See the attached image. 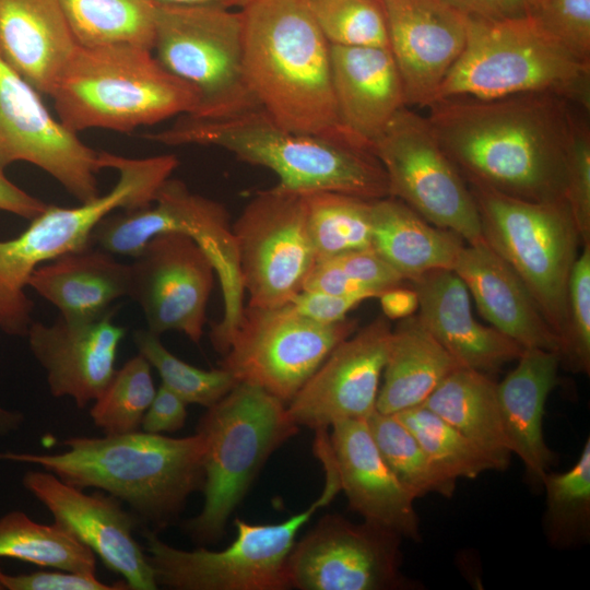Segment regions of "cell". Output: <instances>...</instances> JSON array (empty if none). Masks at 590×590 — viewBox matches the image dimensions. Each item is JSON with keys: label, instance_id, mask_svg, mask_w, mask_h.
<instances>
[{"label": "cell", "instance_id": "1", "mask_svg": "<svg viewBox=\"0 0 590 590\" xmlns=\"http://www.w3.org/2000/svg\"><path fill=\"white\" fill-rule=\"evenodd\" d=\"M428 108L435 137L469 186L529 201H566L574 104L527 93L448 98Z\"/></svg>", "mask_w": 590, "mask_h": 590}, {"label": "cell", "instance_id": "2", "mask_svg": "<svg viewBox=\"0 0 590 590\" xmlns=\"http://www.w3.org/2000/svg\"><path fill=\"white\" fill-rule=\"evenodd\" d=\"M241 15L246 76L260 107L291 131L368 148L340 122L330 44L310 1L251 0Z\"/></svg>", "mask_w": 590, "mask_h": 590}, {"label": "cell", "instance_id": "3", "mask_svg": "<svg viewBox=\"0 0 590 590\" xmlns=\"http://www.w3.org/2000/svg\"><path fill=\"white\" fill-rule=\"evenodd\" d=\"M59 453L0 452V460L32 463L78 488L93 487L126 502L140 522L163 529L181 514L204 481L202 436L170 438L131 432L70 437Z\"/></svg>", "mask_w": 590, "mask_h": 590}, {"label": "cell", "instance_id": "4", "mask_svg": "<svg viewBox=\"0 0 590 590\" xmlns=\"http://www.w3.org/2000/svg\"><path fill=\"white\" fill-rule=\"evenodd\" d=\"M145 138L172 146L226 150L243 162L272 170L279 188L296 193L390 197L386 172L370 149L291 131L262 108L219 119L182 115L169 128Z\"/></svg>", "mask_w": 590, "mask_h": 590}, {"label": "cell", "instance_id": "5", "mask_svg": "<svg viewBox=\"0 0 590 590\" xmlns=\"http://www.w3.org/2000/svg\"><path fill=\"white\" fill-rule=\"evenodd\" d=\"M58 120L71 132H130L192 115L197 92L166 70L151 49L114 44L74 50L51 94Z\"/></svg>", "mask_w": 590, "mask_h": 590}, {"label": "cell", "instance_id": "6", "mask_svg": "<svg viewBox=\"0 0 590 590\" xmlns=\"http://www.w3.org/2000/svg\"><path fill=\"white\" fill-rule=\"evenodd\" d=\"M527 93L555 94L589 111L590 60L567 49L530 14L500 19L467 16L464 48L434 103Z\"/></svg>", "mask_w": 590, "mask_h": 590}, {"label": "cell", "instance_id": "7", "mask_svg": "<svg viewBox=\"0 0 590 590\" xmlns=\"http://www.w3.org/2000/svg\"><path fill=\"white\" fill-rule=\"evenodd\" d=\"M104 168L119 178L110 191L79 206L48 205L16 237L0 240V330L26 335L33 303L26 296L31 274L39 266L66 253L93 246L91 235L101 220L115 210L150 205L179 164L172 154L130 158L101 152Z\"/></svg>", "mask_w": 590, "mask_h": 590}, {"label": "cell", "instance_id": "8", "mask_svg": "<svg viewBox=\"0 0 590 590\" xmlns=\"http://www.w3.org/2000/svg\"><path fill=\"white\" fill-rule=\"evenodd\" d=\"M298 428L284 402L246 382L208 408L197 427L204 444V503L186 523L194 541L210 544L224 535L262 465Z\"/></svg>", "mask_w": 590, "mask_h": 590}, {"label": "cell", "instance_id": "9", "mask_svg": "<svg viewBox=\"0 0 590 590\" xmlns=\"http://www.w3.org/2000/svg\"><path fill=\"white\" fill-rule=\"evenodd\" d=\"M320 462L326 474L321 495L307 509L279 523L235 520L236 539L224 550H181L144 529L145 553L157 586L177 590H285L291 588L287 559L300 529L332 502L341 486L330 457Z\"/></svg>", "mask_w": 590, "mask_h": 590}, {"label": "cell", "instance_id": "10", "mask_svg": "<svg viewBox=\"0 0 590 590\" xmlns=\"http://www.w3.org/2000/svg\"><path fill=\"white\" fill-rule=\"evenodd\" d=\"M469 187L484 240L528 287L558 335L562 351L568 282L582 245L567 202L529 201Z\"/></svg>", "mask_w": 590, "mask_h": 590}, {"label": "cell", "instance_id": "11", "mask_svg": "<svg viewBox=\"0 0 590 590\" xmlns=\"http://www.w3.org/2000/svg\"><path fill=\"white\" fill-rule=\"evenodd\" d=\"M152 51L197 92L191 116L219 119L261 108L246 76L241 11L157 4Z\"/></svg>", "mask_w": 590, "mask_h": 590}, {"label": "cell", "instance_id": "12", "mask_svg": "<svg viewBox=\"0 0 590 590\" xmlns=\"http://www.w3.org/2000/svg\"><path fill=\"white\" fill-rule=\"evenodd\" d=\"M371 151L386 172L390 197L469 245L484 240L470 187L426 117L403 107L373 141Z\"/></svg>", "mask_w": 590, "mask_h": 590}, {"label": "cell", "instance_id": "13", "mask_svg": "<svg viewBox=\"0 0 590 590\" xmlns=\"http://www.w3.org/2000/svg\"><path fill=\"white\" fill-rule=\"evenodd\" d=\"M357 324L349 318L319 323L291 303L271 308L247 305L221 367L237 382L260 387L287 404Z\"/></svg>", "mask_w": 590, "mask_h": 590}, {"label": "cell", "instance_id": "14", "mask_svg": "<svg viewBox=\"0 0 590 590\" xmlns=\"http://www.w3.org/2000/svg\"><path fill=\"white\" fill-rule=\"evenodd\" d=\"M165 232L191 236L209 256L223 295L226 324L239 321L245 290L229 214L224 205L191 192L186 185L168 178L154 201L144 208L110 214L102 225V238L114 253L135 257L148 241Z\"/></svg>", "mask_w": 590, "mask_h": 590}, {"label": "cell", "instance_id": "15", "mask_svg": "<svg viewBox=\"0 0 590 590\" xmlns=\"http://www.w3.org/2000/svg\"><path fill=\"white\" fill-rule=\"evenodd\" d=\"M232 228L248 305L271 308L290 303L317 261L304 194L278 186L260 191Z\"/></svg>", "mask_w": 590, "mask_h": 590}, {"label": "cell", "instance_id": "16", "mask_svg": "<svg viewBox=\"0 0 590 590\" xmlns=\"http://www.w3.org/2000/svg\"><path fill=\"white\" fill-rule=\"evenodd\" d=\"M402 536L341 515L322 517L295 542L287 559L291 588L396 590L413 588L401 571Z\"/></svg>", "mask_w": 590, "mask_h": 590}, {"label": "cell", "instance_id": "17", "mask_svg": "<svg viewBox=\"0 0 590 590\" xmlns=\"http://www.w3.org/2000/svg\"><path fill=\"white\" fill-rule=\"evenodd\" d=\"M26 162L81 203L99 196L101 153L55 119L39 93L0 57V173Z\"/></svg>", "mask_w": 590, "mask_h": 590}, {"label": "cell", "instance_id": "18", "mask_svg": "<svg viewBox=\"0 0 590 590\" xmlns=\"http://www.w3.org/2000/svg\"><path fill=\"white\" fill-rule=\"evenodd\" d=\"M130 267L129 297L141 307L148 330L161 337L177 331L199 343L214 267L200 245L181 232L151 238Z\"/></svg>", "mask_w": 590, "mask_h": 590}, {"label": "cell", "instance_id": "19", "mask_svg": "<svg viewBox=\"0 0 590 590\" xmlns=\"http://www.w3.org/2000/svg\"><path fill=\"white\" fill-rule=\"evenodd\" d=\"M391 332L380 316L340 342L286 404L291 420L319 430L375 413Z\"/></svg>", "mask_w": 590, "mask_h": 590}, {"label": "cell", "instance_id": "20", "mask_svg": "<svg viewBox=\"0 0 590 590\" xmlns=\"http://www.w3.org/2000/svg\"><path fill=\"white\" fill-rule=\"evenodd\" d=\"M22 483L56 522L68 528L108 569L120 575L129 589L157 588L146 553L133 536L140 521L121 507L118 498L101 492L85 494L46 470L28 471Z\"/></svg>", "mask_w": 590, "mask_h": 590}, {"label": "cell", "instance_id": "21", "mask_svg": "<svg viewBox=\"0 0 590 590\" xmlns=\"http://www.w3.org/2000/svg\"><path fill=\"white\" fill-rule=\"evenodd\" d=\"M388 48L406 106L429 107L467 39V15L442 0H382Z\"/></svg>", "mask_w": 590, "mask_h": 590}, {"label": "cell", "instance_id": "22", "mask_svg": "<svg viewBox=\"0 0 590 590\" xmlns=\"http://www.w3.org/2000/svg\"><path fill=\"white\" fill-rule=\"evenodd\" d=\"M116 308L84 321L58 318L51 324L32 322L28 345L46 371L50 393L70 397L79 408L94 401L115 373L126 329L113 321Z\"/></svg>", "mask_w": 590, "mask_h": 590}, {"label": "cell", "instance_id": "23", "mask_svg": "<svg viewBox=\"0 0 590 590\" xmlns=\"http://www.w3.org/2000/svg\"><path fill=\"white\" fill-rule=\"evenodd\" d=\"M330 450L341 491L364 521L421 541L414 498L382 459L366 420H346L331 426Z\"/></svg>", "mask_w": 590, "mask_h": 590}, {"label": "cell", "instance_id": "24", "mask_svg": "<svg viewBox=\"0 0 590 590\" xmlns=\"http://www.w3.org/2000/svg\"><path fill=\"white\" fill-rule=\"evenodd\" d=\"M410 283L417 294L420 319L460 367L488 375L523 352L494 327L475 320L469 291L453 270H434Z\"/></svg>", "mask_w": 590, "mask_h": 590}, {"label": "cell", "instance_id": "25", "mask_svg": "<svg viewBox=\"0 0 590 590\" xmlns=\"http://www.w3.org/2000/svg\"><path fill=\"white\" fill-rule=\"evenodd\" d=\"M452 270L463 281L480 314L492 327L523 349H540L559 355V338L536 300L485 240L464 244Z\"/></svg>", "mask_w": 590, "mask_h": 590}, {"label": "cell", "instance_id": "26", "mask_svg": "<svg viewBox=\"0 0 590 590\" xmlns=\"http://www.w3.org/2000/svg\"><path fill=\"white\" fill-rule=\"evenodd\" d=\"M334 99L343 129L371 149L406 106L401 76L388 47L330 45Z\"/></svg>", "mask_w": 590, "mask_h": 590}, {"label": "cell", "instance_id": "27", "mask_svg": "<svg viewBox=\"0 0 590 590\" xmlns=\"http://www.w3.org/2000/svg\"><path fill=\"white\" fill-rule=\"evenodd\" d=\"M560 358L556 352L524 349L517 366L497 382L500 414L512 455L523 463L527 481L542 486L556 455L543 433L547 398L557 384Z\"/></svg>", "mask_w": 590, "mask_h": 590}, {"label": "cell", "instance_id": "28", "mask_svg": "<svg viewBox=\"0 0 590 590\" xmlns=\"http://www.w3.org/2000/svg\"><path fill=\"white\" fill-rule=\"evenodd\" d=\"M79 46L57 0H0V57L50 95Z\"/></svg>", "mask_w": 590, "mask_h": 590}, {"label": "cell", "instance_id": "29", "mask_svg": "<svg viewBox=\"0 0 590 590\" xmlns=\"http://www.w3.org/2000/svg\"><path fill=\"white\" fill-rule=\"evenodd\" d=\"M27 286L51 303L68 321L98 318L111 304L129 296L130 267L93 246L39 266Z\"/></svg>", "mask_w": 590, "mask_h": 590}, {"label": "cell", "instance_id": "30", "mask_svg": "<svg viewBox=\"0 0 590 590\" xmlns=\"http://www.w3.org/2000/svg\"><path fill=\"white\" fill-rule=\"evenodd\" d=\"M463 240L439 228L393 197L371 202V247L405 281L452 270Z\"/></svg>", "mask_w": 590, "mask_h": 590}, {"label": "cell", "instance_id": "31", "mask_svg": "<svg viewBox=\"0 0 590 590\" xmlns=\"http://www.w3.org/2000/svg\"><path fill=\"white\" fill-rule=\"evenodd\" d=\"M458 367L417 314L400 319L391 332L376 411L397 414L422 405Z\"/></svg>", "mask_w": 590, "mask_h": 590}, {"label": "cell", "instance_id": "32", "mask_svg": "<svg viewBox=\"0 0 590 590\" xmlns=\"http://www.w3.org/2000/svg\"><path fill=\"white\" fill-rule=\"evenodd\" d=\"M422 405L470 439L495 471L508 468L512 452L503 425L497 382L487 374L458 367Z\"/></svg>", "mask_w": 590, "mask_h": 590}, {"label": "cell", "instance_id": "33", "mask_svg": "<svg viewBox=\"0 0 590 590\" xmlns=\"http://www.w3.org/2000/svg\"><path fill=\"white\" fill-rule=\"evenodd\" d=\"M57 1L79 45L129 44L153 49L154 0Z\"/></svg>", "mask_w": 590, "mask_h": 590}, {"label": "cell", "instance_id": "34", "mask_svg": "<svg viewBox=\"0 0 590 590\" xmlns=\"http://www.w3.org/2000/svg\"><path fill=\"white\" fill-rule=\"evenodd\" d=\"M0 557L82 575H95L93 551L68 528L54 522L38 523L23 511L0 518Z\"/></svg>", "mask_w": 590, "mask_h": 590}, {"label": "cell", "instance_id": "35", "mask_svg": "<svg viewBox=\"0 0 590 590\" xmlns=\"http://www.w3.org/2000/svg\"><path fill=\"white\" fill-rule=\"evenodd\" d=\"M545 491L543 528L548 543L571 548L590 539V438L575 464L565 472L548 471L542 481Z\"/></svg>", "mask_w": 590, "mask_h": 590}, {"label": "cell", "instance_id": "36", "mask_svg": "<svg viewBox=\"0 0 590 590\" xmlns=\"http://www.w3.org/2000/svg\"><path fill=\"white\" fill-rule=\"evenodd\" d=\"M306 223L317 259L371 247V202L318 191L304 194Z\"/></svg>", "mask_w": 590, "mask_h": 590}, {"label": "cell", "instance_id": "37", "mask_svg": "<svg viewBox=\"0 0 590 590\" xmlns=\"http://www.w3.org/2000/svg\"><path fill=\"white\" fill-rule=\"evenodd\" d=\"M366 421L386 464L414 499L427 494L452 497L457 481L434 464L414 435L393 414L376 411Z\"/></svg>", "mask_w": 590, "mask_h": 590}, {"label": "cell", "instance_id": "38", "mask_svg": "<svg viewBox=\"0 0 590 590\" xmlns=\"http://www.w3.org/2000/svg\"><path fill=\"white\" fill-rule=\"evenodd\" d=\"M417 439L434 464L449 477L475 479L495 470L492 461L442 417L420 405L393 414Z\"/></svg>", "mask_w": 590, "mask_h": 590}, {"label": "cell", "instance_id": "39", "mask_svg": "<svg viewBox=\"0 0 590 590\" xmlns=\"http://www.w3.org/2000/svg\"><path fill=\"white\" fill-rule=\"evenodd\" d=\"M155 392L151 365L138 353L115 370L90 415L105 435L139 430Z\"/></svg>", "mask_w": 590, "mask_h": 590}, {"label": "cell", "instance_id": "40", "mask_svg": "<svg viewBox=\"0 0 590 590\" xmlns=\"http://www.w3.org/2000/svg\"><path fill=\"white\" fill-rule=\"evenodd\" d=\"M134 344L158 373L162 385L178 394L187 404L210 408L224 398L238 382L224 368L205 370L172 354L160 335L148 329L137 330Z\"/></svg>", "mask_w": 590, "mask_h": 590}, {"label": "cell", "instance_id": "41", "mask_svg": "<svg viewBox=\"0 0 590 590\" xmlns=\"http://www.w3.org/2000/svg\"><path fill=\"white\" fill-rule=\"evenodd\" d=\"M315 20L330 45L388 47L382 0H309Z\"/></svg>", "mask_w": 590, "mask_h": 590}, {"label": "cell", "instance_id": "42", "mask_svg": "<svg viewBox=\"0 0 590 590\" xmlns=\"http://www.w3.org/2000/svg\"><path fill=\"white\" fill-rule=\"evenodd\" d=\"M559 358L571 371L590 374V244L582 245L570 272L567 332Z\"/></svg>", "mask_w": 590, "mask_h": 590}, {"label": "cell", "instance_id": "43", "mask_svg": "<svg viewBox=\"0 0 590 590\" xmlns=\"http://www.w3.org/2000/svg\"><path fill=\"white\" fill-rule=\"evenodd\" d=\"M565 200L581 244H590V128L577 110L566 156Z\"/></svg>", "mask_w": 590, "mask_h": 590}, {"label": "cell", "instance_id": "44", "mask_svg": "<svg viewBox=\"0 0 590 590\" xmlns=\"http://www.w3.org/2000/svg\"><path fill=\"white\" fill-rule=\"evenodd\" d=\"M528 14L571 52L590 60V0H540Z\"/></svg>", "mask_w": 590, "mask_h": 590}, {"label": "cell", "instance_id": "45", "mask_svg": "<svg viewBox=\"0 0 590 590\" xmlns=\"http://www.w3.org/2000/svg\"><path fill=\"white\" fill-rule=\"evenodd\" d=\"M127 590L125 581L106 583L96 575H82L71 571H34L9 575L0 569V590Z\"/></svg>", "mask_w": 590, "mask_h": 590}, {"label": "cell", "instance_id": "46", "mask_svg": "<svg viewBox=\"0 0 590 590\" xmlns=\"http://www.w3.org/2000/svg\"><path fill=\"white\" fill-rule=\"evenodd\" d=\"M344 272L378 297L405 280L373 247L332 257Z\"/></svg>", "mask_w": 590, "mask_h": 590}, {"label": "cell", "instance_id": "47", "mask_svg": "<svg viewBox=\"0 0 590 590\" xmlns=\"http://www.w3.org/2000/svg\"><path fill=\"white\" fill-rule=\"evenodd\" d=\"M303 290L354 296L364 300L376 297L374 293L350 278L332 257L317 259L306 278Z\"/></svg>", "mask_w": 590, "mask_h": 590}, {"label": "cell", "instance_id": "48", "mask_svg": "<svg viewBox=\"0 0 590 590\" xmlns=\"http://www.w3.org/2000/svg\"><path fill=\"white\" fill-rule=\"evenodd\" d=\"M363 298L339 296L322 292L302 290L292 299V306L303 316L319 323H334L346 317Z\"/></svg>", "mask_w": 590, "mask_h": 590}, {"label": "cell", "instance_id": "49", "mask_svg": "<svg viewBox=\"0 0 590 590\" xmlns=\"http://www.w3.org/2000/svg\"><path fill=\"white\" fill-rule=\"evenodd\" d=\"M187 402L161 384L146 410L141 428L152 434L181 429L187 420Z\"/></svg>", "mask_w": 590, "mask_h": 590}, {"label": "cell", "instance_id": "50", "mask_svg": "<svg viewBox=\"0 0 590 590\" xmlns=\"http://www.w3.org/2000/svg\"><path fill=\"white\" fill-rule=\"evenodd\" d=\"M47 206L42 200L14 185L0 173V210L32 220Z\"/></svg>", "mask_w": 590, "mask_h": 590}, {"label": "cell", "instance_id": "51", "mask_svg": "<svg viewBox=\"0 0 590 590\" xmlns=\"http://www.w3.org/2000/svg\"><path fill=\"white\" fill-rule=\"evenodd\" d=\"M378 298L384 316L389 320L404 319L418 309L417 294L412 286L391 287L382 292Z\"/></svg>", "mask_w": 590, "mask_h": 590}, {"label": "cell", "instance_id": "52", "mask_svg": "<svg viewBox=\"0 0 590 590\" xmlns=\"http://www.w3.org/2000/svg\"><path fill=\"white\" fill-rule=\"evenodd\" d=\"M467 16L500 19L507 15L504 0H442Z\"/></svg>", "mask_w": 590, "mask_h": 590}, {"label": "cell", "instance_id": "53", "mask_svg": "<svg viewBox=\"0 0 590 590\" xmlns=\"http://www.w3.org/2000/svg\"><path fill=\"white\" fill-rule=\"evenodd\" d=\"M157 4H173V5H202L214 4L223 5L227 8L232 7H246L251 0H154Z\"/></svg>", "mask_w": 590, "mask_h": 590}, {"label": "cell", "instance_id": "54", "mask_svg": "<svg viewBox=\"0 0 590 590\" xmlns=\"http://www.w3.org/2000/svg\"><path fill=\"white\" fill-rule=\"evenodd\" d=\"M24 422L21 412L4 409L0 405V435H7L19 429Z\"/></svg>", "mask_w": 590, "mask_h": 590}, {"label": "cell", "instance_id": "55", "mask_svg": "<svg viewBox=\"0 0 590 590\" xmlns=\"http://www.w3.org/2000/svg\"><path fill=\"white\" fill-rule=\"evenodd\" d=\"M507 15H524L528 14L536 4L538 0H504Z\"/></svg>", "mask_w": 590, "mask_h": 590}, {"label": "cell", "instance_id": "56", "mask_svg": "<svg viewBox=\"0 0 590 590\" xmlns=\"http://www.w3.org/2000/svg\"><path fill=\"white\" fill-rule=\"evenodd\" d=\"M539 1H540V0H538V2H539ZM538 2H536V3H538ZM532 9H533V8H532Z\"/></svg>", "mask_w": 590, "mask_h": 590}]
</instances>
